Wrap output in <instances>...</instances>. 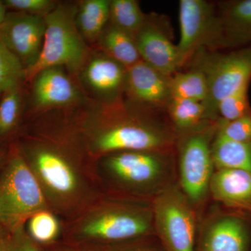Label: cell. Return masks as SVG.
I'll return each instance as SVG.
<instances>
[{
    "label": "cell",
    "instance_id": "obj_7",
    "mask_svg": "<svg viewBox=\"0 0 251 251\" xmlns=\"http://www.w3.org/2000/svg\"><path fill=\"white\" fill-rule=\"evenodd\" d=\"M191 59L192 68L202 72L207 80V98L202 103L207 120L218 121L219 102L250 83L251 44L227 52L201 49Z\"/></svg>",
    "mask_w": 251,
    "mask_h": 251
},
{
    "label": "cell",
    "instance_id": "obj_27",
    "mask_svg": "<svg viewBox=\"0 0 251 251\" xmlns=\"http://www.w3.org/2000/svg\"><path fill=\"white\" fill-rule=\"evenodd\" d=\"M21 98L18 87L4 92L0 101V139L14 133L19 121Z\"/></svg>",
    "mask_w": 251,
    "mask_h": 251
},
{
    "label": "cell",
    "instance_id": "obj_33",
    "mask_svg": "<svg viewBox=\"0 0 251 251\" xmlns=\"http://www.w3.org/2000/svg\"><path fill=\"white\" fill-rule=\"evenodd\" d=\"M41 247L44 251H109L108 247L77 244L67 242L63 239L52 245Z\"/></svg>",
    "mask_w": 251,
    "mask_h": 251
},
{
    "label": "cell",
    "instance_id": "obj_26",
    "mask_svg": "<svg viewBox=\"0 0 251 251\" xmlns=\"http://www.w3.org/2000/svg\"><path fill=\"white\" fill-rule=\"evenodd\" d=\"M26 77V69L19 59L0 40V95L19 87Z\"/></svg>",
    "mask_w": 251,
    "mask_h": 251
},
{
    "label": "cell",
    "instance_id": "obj_24",
    "mask_svg": "<svg viewBox=\"0 0 251 251\" xmlns=\"http://www.w3.org/2000/svg\"><path fill=\"white\" fill-rule=\"evenodd\" d=\"M172 99H188L202 102L207 98L208 83L205 75L191 68L186 72H176L171 76Z\"/></svg>",
    "mask_w": 251,
    "mask_h": 251
},
{
    "label": "cell",
    "instance_id": "obj_11",
    "mask_svg": "<svg viewBox=\"0 0 251 251\" xmlns=\"http://www.w3.org/2000/svg\"><path fill=\"white\" fill-rule=\"evenodd\" d=\"M180 40L177 46L181 64L190 62L201 49L214 50L220 36L218 13L204 0L179 1Z\"/></svg>",
    "mask_w": 251,
    "mask_h": 251
},
{
    "label": "cell",
    "instance_id": "obj_10",
    "mask_svg": "<svg viewBox=\"0 0 251 251\" xmlns=\"http://www.w3.org/2000/svg\"><path fill=\"white\" fill-rule=\"evenodd\" d=\"M195 251H251V216L210 200L199 214Z\"/></svg>",
    "mask_w": 251,
    "mask_h": 251
},
{
    "label": "cell",
    "instance_id": "obj_32",
    "mask_svg": "<svg viewBox=\"0 0 251 251\" xmlns=\"http://www.w3.org/2000/svg\"><path fill=\"white\" fill-rule=\"evenodd\" d=\"M4 4L20 12L41 16H46L55 8L54 1L50 0H6Z\"/></svg>",
    "mask_w": 251,
    "mask_h": 251
},
{
    "label": "cell",
    "instance_id": "obj_13",
    "mask_svg": "<svg viewBox=\"0 0 251 251\" xmlns=\"http://www.w3.org/2000/svg\"><path fill=\"white\" fill-rule=\"evenodd\" d=\"M134 40L142 60L164 75L172 76L182 67L177 46L156 23L147 19Z\"/></svg>",
    "mask_w": 251,
    "mask_h": 251
},
{
    "label": "cell",
    "instance_id": "obj_8",
    "mask_svg": "<svg viewBox=\"0 0 251 251\" xmlns=\"http://www.w3.org/2000/svg\"><path fill=\"white\" fill-rule=\"evenodd\" d=\"M45 34L39 57L26 69V77L32 79L47 68L64 67L75 72L87 57V49L77 31L74 15L59 6L45 16Z\"/></svg>",
    "mask_w": 251,
    "mask_h": 251
},
{
    "label": "cell",
    "instance_id": "obj_18",
    "mask_svg": "<svg viewBox=\"0 0 251 251\" xmlns=\"http://www.w3.org/2000/svg\"><path fill=\"white\" fill-rule=\"evenodd\" d=\"M84 77L92 88L103 94H114L126 85V69L108 57L100 56L90 61Z\"/></svg>",
    "mask_w": 251,
    "mask_h": 251
},
{
    "label": "cell",
    "instance_id": "obj_12",
    "mask_svg": "<svg viewBox=\"0 0 251 251\" xmlns=\"http://www.w3.org/2000/svg\"><path fill=\"white\" fill-rule=\"evenodd\" d=\"M45 29V16L11 13L7 14L0 26V40L19 57L27 69L39 57Z\"/></svg>",
    "mask_w": 251,
    "mask_h": 251
},
{
    "label": "cell",
    "instance_id": "obj_3",
    "mask_svg": "<svg viewBox=\"0 0 251 251\" xmlns=\"http://www.w3.org/2000/svg\"><path fill=\"white\" fill-rule=\"evenodd\" d=\"M99 159L97 174L105 193L153 201L178 184L175 149L119 151Z\"/></svg>",
    "mask_w": 251,
    "mask_h": 251
},
{
    "label": "cell",
    "instance_id": "obj_30",
    "mask_svg": "<svg viewBox=\"0 0 251 251\" xmlns=\"http://www.w3.org/2000/svg\"><path fill=\"white\" fill-rule=\"evenodd\" d=\"M4 229L5 240L9 251H44L42 248L28 235L25 224L19 225L11 228L4 227Z\"/></svg>",
    "mask_w": 251,
    "mask_h": 251
},
{
    "label": "cell",
    "instance_id": "obj_23",
    "mask_svg": "<svg viewBox=\"0 0 251 251\" xmlns=\"http://www.w3.org/2000/svg\"><path fill=\"white\" fill-rule=\"evenodd\" d=\"M26 231L31 239L40 247H47L63 239L64 228L58 216L50 209L36 213L27 220Z\"/></svg>",
    "mask_w": 251,
    "mask_h": 251
},
{
    "label": "cell",
    "instance_id": "obj_5",
    "mask_svg": "<svg viewBox=\"0 0 251 251\" xmlns=\"http://www.w3.org/2000/svg\"><path fill=\"white\" fill-rule=\"evenodd\" d=\"M219 122H207L177 135L176 153L177 181L198 216L210 201L209 188L215 172L211 145Z\"/></svg>",
    "mask_w": 251,
    "mask_h": 251
},
{
    "label": "cell",
    "instance_id": "obj_6",
    "mask_svg": "<svg viewBox=\"0 0 251 251\" xmlns=\"http://www.w3.org/2000/svg\"><path fill=\"white\" fill-rule=\"evenodd\" d=\"M47 209H50L35 175L19 147L13 146L0 173V226L26 224L31 216Z\"/></svg>",
    "mask_w": 251,
    "mask_h": 251
},
{
    "label": "cell",
    "instance_id": "obj_1",
    "mask_svg": "<svg viewBox=\"0 0 251 251\" xmlns=\"http://www.w3.org/2000/svg\"><path fill=\"white\" fill-rule=\"evenodd\" d=\"M19 148L56 215L75 219L105 193L97 171L57 145L35 141Z\"/></svg>",
    "mask_w": 251,
    "mask_h": 251
},
{
    "label": "cell",
    "instance_id": "obj_19",
    "mask_svg": "<svg viewBox=\"0 0 251 251\" xmlns=\"http://www.w3.org/2000/svg\"><path fill=\"white\" fill-rule=\"evenodd\" d=\"M211 152L215 171L238 170L251 173V142L239 143L216 134Z\"/></svg>",
    "mask_w": 251,
    "mask_h": 251
},
{
    "label": "cell",
    "instance_id": "obj_2",
    "mask_svg": "<svg viewBox=\"0 0 251 251\" xmlns=\"http://www.w3.org/2000/svg\"><path fill=\"white\" fill-rule=\"evenodd\" d=\"M154 234L152 201L105 193L71 221L62 239L110 247Z\"/></svg>",
    "mask_w": 251,
    "mask_h": 251
},
{
    "label": "cell",
    "instance_id": "obj_17",
    "mask_svg": "<svg viewBox=\"0 0 251 251\" xmlns=\"http://www.w3.org/2000/svg\"><path fill=\"white\" fill-rule=\"evenodd\" d=\"M34 79L33 97L36 106H64L78 99L76 88L61 67L47 68Z\"/></svg>",
    "mask_w": 251,
    "mask_h": 251
},
{
    "label": "cell",
    "instance_id": "obj_36",
    "mask_svg": "<svg viewBox=\"0 0 251 251\" xmlns=\"http://www.w3.org/2000/svg\"><path fill=\"white\" fill-rule=\"evenodd\" d=\"M7 154H4V153L0 152V173L2 171L4 168L5 163H6V159H7Z\"/></svg>",
    "mask_w": 251,
    "mask_h": 251
},
{
    "label": "cell",
    "instance_id": "obj_35",
    "mask_svg": "<svg viewBox=\"0 0 251 251\" xmlns=\"http://www.w3.org/2000/svg\"><path fill=\"white\" fill-rule=\"evenodd\" d=\"M6 16L7 14L6 11V5L2 1H0V26L4 23Z\"/></svg>",
    "mask_w": 251,
    "mask_h": 251
},
{
    "label": "cell",
    "instance_id": "obj_15",
    "mask_svg": "<svg viewBox=\"0 0 251 251\" xmlns=\"http://www.w3.org/2000/svg\"><path fill=\"white\" fill-rule=\"evenodd\" d=\"M211 201L230 210L251 216V173L217 170L209 188Z\"/></svg>",
    "mask_w": 251,
    "mask_h": 251
},
{
    "label": "cell",
    "instance_id": "obj_20",
    "mask_svg": "<svg viewBox=\"0 0 251 251\" xmlns=\"http://www.w3.org/2000/svg\"><path fill=\"white\" fill-rule=\"evenodd\" d=\"M99 39L100 47L106 55L126 69L142 60L134 38L113 25L105 27Z\"/></svg>",
    "mask_w": 251,
    "mask_h": 251
},
{
    "label": "cell",
    "instance_id": "obj_4",
    "mask_svg": "<svg viewBox=\"0 0 251 251\" xmlns=\"http://www.w3.org/2000/svg\"><path fill=\"white\" fill-rule=\"evenodd\" d=\"M87 148L101 158L124 151L175 150L177 135L169 120L158 115L115 119L92 130Z\"/></svg>",
    "mask_w": 251,
    "mask_h": 251
},
{
    "label": "cell",
    "instance_id": "obj_34",
    "mask_svg": "<svg viewBox=\"0 0 251 251\" xmlns=\"http://www.w3.org/2000/svg\"><path fill=\"white\" fill-rule=\"evenodd\" d=\"M0 251H9L5 240L4 227L0 226Z\"/></svg>",
    "mask_w": 251,
    "mask_h": 251
},
{
    "label": "cell",
    "instance_id": "obj_22",
    "mask_svg": "<svg viewBox=\"0 0 251 251\" xmlns=\"http://www.w3.org/2000/svg\"><path fill=\"white\" fill-rule=\"evenodd\" d=\"M110 2L108 0H86L81 3L75 24L86 39H99L110 20Z\"/></svg>",
    "mask_w": 251,
    "mask_h": 251
},
{
    "label": "cell",
    "instance_id": "obj_31",
    "mask_svg": "<svg viewBox=\"0 0 251 251\" xmlns=\"http://www.w3.org/2000/svg\"><path fill=\"white\" fill-rule=\"evenodd\" d=\"M108 247L109 251H167L156 234L120 243Z\"/></svg>",
    "mask_w": 251,
    "mask_h": 251
},
{
    "label": "cell",
    "instance_id": "obj_14",
    "mask_svg": "<svg viewBox=\"0 0 251 251\" xmlns=\"http://www.w3.org/2000/svg\"><path fill=\"white\" fill-rule=\"evenodd\" d=\"M171 76L143 60L126 69V85L137 101L151 108H166L172 99Z\"/></svg>",
    "mask_w": 251,
    "mask_h": 251
},
{
    "label": "cell",
    "instance_id": "obj_9",
    "mask_svg": "<svg viewBox=\"0 0 251 251\" xmlns=\"http://www.w3.org/2000/svg\"><path fill=\"white\" fill-rule=\"evenodd\" d=\"M155 232L167 251H195L198 213L179 185L152 201Z\"/></svg>",
    "mask_w": 251,
    "mask_h": 251
},
{
    "label": "cell",
    "instance_id": "obj_25",
    "mask_svg": "<svg viewBox=\"0 0 251 251\" xmlns=\"http://www.w3.org/2000/svg\"><path fill=\"white\" fill-rule=\"evenodd\" d=\"M110 20L114 26L134 38L147 18L135 0H112L110 2Z\"/></svg>",
    "mask_w": 251,
    "mask_h": 251
},
{
    "label": "cell",
    "instance_id": "obj_28",
    "mask_svg": "<svg viewBox=\"0 0 251 251\" xmlns=\"http://www.w3.org/2000/svg\"><path fill=\"white\" fill-rule=\"evenodd\" d=\"M249 86H244L219 102L216 108L219 124L234 121L251 112L248 97Z\"/></svg>",
    "mask_w": 251,
    "mask_h": 251
},
{
    "label": "cell",
    "instance_id": "obj_16",
    "mask_svg": "<svg viewBox=\"0 0 251 251\" xmlns=\"http://www.w3.org/2000/svg\"><path fill=\"white\" fill-rule=\"evenodd\" d=\"M218 16L221 31L216 49L251 44V0L224 3Z\"/></svg>",
    "mask_w": 251,
    "mask_h": 251
},
{
    "label": "cell",
    "instance_id": "obj_29",
    "mask_svg": "<svg viewBox=\"0 0 251 251\" xmlns=\"http://www.w3.org/2000/svg\"><path fill=\"white\" fill-rule=\"evenodd\" d=\"M216 134L239 143L251 142V112L234 121L219 123Z\"/></svg>",
    "mask_w": 251,
    "mask_h": 251
},
{
    "label": "cell",
    "instance_id": "obj_21",
    "mask_svg": "<svg viewBox=\"0 0 251 251\" xmlns=\"http://www.w3.org/2000/svg\"><path fill=\"white\" fill-rule=\"evenodd\" d=\"M169 121L176 135L186 133L209 121L202 102L172 99L166 107Z\"/></svg>",
    "mask_w": 251,
    "mask_h": 251
}]
</instances>
